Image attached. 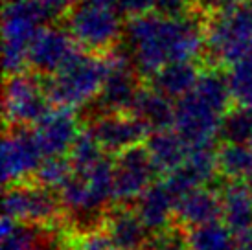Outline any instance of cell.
Wrapping results in <instances>:
<instances>
[{
  "label": "cell",
  "mask_w": 252,
  "mask_h": 250,
  "mask_svg": "<svg viewBox=\"0 0 252 250\" xmlns=\"http://www.w3.org/2000/svg\"><path fill=\"white\" fill-rule=\"evenodd\" d=\"M126 41L134 68L149 77L169 62L195 61L206 48L204 28L197 19L155 11L127 22Z\"/></svg>",
  "instance_id": "6da1fadb"
},
{
  "label": "cell",
  "mask_w": 252,
  "mask_h": 250,
  "mask_svg": "<svg viewBox=\"0 0 252 250\" xmlns=\"http://www.w3.org/2000/svg\"><path fill=\"white\" fill-rule=\"evenodd\" d=\"M232 97L221 72H203L193 91L175 103L173 129L189 147L212 146L221 134Z\"/></svg>",
  "instance_id": "7a4b0ae2"
},
{
  "label": "cell",
  "mask_w": 252,
  "mask_h": 250,
  "mask_svg": "<svg viewBox=\"0 0 252 250\" xmlns=\"http://www.w3.org/2000/svg\"><path fill=\"white\" fill-rule=\"evenodd\" d=\"M107 76V59L79 54L64 68L52 76L48 83L50 99L68 111H77L98 99Z\"/></svg>",
  "instance_id": "3957f363"
},
{
  "label": "cell",
  "mask_w": 252,
  "mask_h": 250,
  "mask_svg": "<svg viewBox=\"0 0 252 250\" xmlns=\"http://www.w3.org/2000/svg\"><path fill=\"white\" fill-rule=\"evenodd\" d=\"M50 15L37 0L7 2L2 13V62L7 76L22 74L28 50Z\"/></svg>",
  "instance_id": "277c9868"
},
{
  "label": "cell",
  "mask_w": 252,
  "mask_h": 250,
  "mask_svg": "<svg viewBox=\"0 0 252 250\" xmlns=\"http://www.w3.org/2000/svg\"><path fill=\"white\" fill-rule=\"evenodd\" d=\"M206 50L217 62L234 64L252 56L251 4L216 11L204 26Z\"/></svg>",
  "instance_id": "5b68a950"
},
{
  "label": "cell",
  "mask_w": 252,
  "mask_h": 250,
  "mask_svg": "<svg viewBox=\"0 0 252 250\" xmlns=\"http://www.w3.org/2000/svg\"><path fill=\"white\" fill-rule=\"evenodd\" d=\"M59 199L72 216H96L114 201V164L103 158L87 169H74L72 179L59 189Z\"/></svg>",
  "instance_id": "8992f818"
},
{
  "label": "cell",
  "mask_w": 252,
  "mask_h": 250,
  "mask_svg": "<svg viewBox=\"0 0 252 250\" xmlns=\"http://www.w3.org/2000/svg\"><path fill=\"white\" fill-rule=\"evenodd\" d=\"M66 30L77 46L89 52H107L126 35L122 17L112 6L79 4L66 15Z\"/></svg>",
  "instance_id": "52a82bcc"
},
{
  "label": "cell",
  "mask_w": 252,
  "mask_h": 250,
  "mask_svg": "<svg viewBox=\"0 0 252 250\" xmlns=\"http://www.w3.org/2000/svg\"><path fill=\"white\" fill-rule=\"evenodd\" d=\"M50 94L33 74L9 76L4 87V116L15 127L35 125L50 111Z\"/></svg>",
  "instance_id": "ba28073f"
},
{
  "label": "cell",
  "mask_w": 252,
  "mask_h": 250,
  "mask_svg": "<svg viewBox=\"0 0 252 250\" xmlns=\"http://www.w3.org/2000/svg\"><path fill=\"white\" fill-rule=\"evenodd\" d=\"M61 208V199L54 195V189L41 184H15L4 193V216H9L21 224L37 226L52 222Z\"/></svg>",
  "instance_id": "9c48e42d"
},
{
  "label": "cell",
  "mask_w": 252,
  "mask_h": 250,
  "mask_svg": "<svg viewBox=\"0 0 252 250\" xmlns=\"http://www.w3.org/2000/svg\"><path fill=\"white\" fill-rule=\"evenodd\" d=\"M44 160L33 132L13 129L6 132L0 146V173L7 186L22 184L28 177L37 173Z\"/></svg>",
  "instance_id": "30bf717a"
},
{
  "label": "cell",
  "mask_w": 252,
  "mask_h": 250,
  "mask_svg": "<svg viewBox=\"0 0 252 250\" xmlns=\"http://www.w3.org/2000/svg\"><path fill=\"white\" fill-rule=\"evenodd\" d=\"M107 59V76L98 101L103 112L131 111L133 101L138 94L136 87V68L129 52L112 50Z\"/></svg>",
  "instance_id": "8fae6325"
},
{
  "label": "cell",
  "mask_w": 252,
  "mask_h": 250,
  "mask_svg": "<svg viewBox=\"0 0 252 250\" xmlns=\"http://www.w3.org/2000/svg\"><path fill=\"white\" fill-rule=\"evenodd\" d=\"M157 173L146 147H133L116 156L114 162V201L122 206L138 202L142 195L153 186Z\"/></svg>",
  "instance_id": "7c38bea8"
},
{
  "label": "cell",
  "mask_w": 252,
  "mask_h": 250,
  "mask_svg": "<svg viewBox=\"0 0 252 250\" xmlns=\"http://www.w3.org/2000/svg\"><path fill=\"white\" fill-rule=\"evenodd\" d=\"M77 44L68 30L44 26L35 35L28 50V64L37 74L54 76L76 57Z\"/></svg>",
  "instance_id": "4fadbf2b"
},
{
  "label": "cell",
  "mask_w": 252,
  "mask_h": 250,
  "mask_svg": "<svg viewBox=\"0 0 252 250\" xmlns=\"http://www.w3.org/2000/svg\"><path fill=\"white\" fill-rule=\"evenodd\" d=\"M81 134L76 112L68 109H50L33 127V136L44 156H64L70 153Z\"/></svg>",
  "instance_id": "5bb4252c"
},
{
  "label": "cell",
  "mask_w": 252,
  "mask_h": 250,
  "mask_svg": "<svg viewBox=\"0 0 252 250\" xmlns=\"http://www.w3.org/2000/svg\"><path fill=\"white\" fill-rule=\"evenodd\" d=\"M91 131L94 132L101 149L114 155H122L133 147H138V144L149 134L133 114L126 112H103L92 122Z\"/></svg>",
  "instance_id": "9a60e30c"
},
{
  "label": "cell",
  "mask_w": 252,
  "mask_h": 250,
  "mask_svg": "<svg viewBox=\"0 0 252 250\" xmlns=\"http://www.w3.org/2000/svg\"><path fill=\"white\" fill-rule=\"evenodd\" d=\"M217 171H219V160L214 147H189L184 164L175 173L168 175L166 182L179 199L184 191H188L191 188L206 186L208 182L216 179Z\"/></svg>",
  "instance_id": "2e32d148"
},
{
  "label": "cell",
  "mask_w": 252,
  "mask_h": 250,
  "mask_svg": "<svg viewBox=\"0 0 252 250\" xmlns=\"http://www.w3.org/2000/svg\"><path fill=\"white\" fill-rule=\"evenodd\" d=\"M177 221L189 230L208 222L219 221L221 217V193H216L208 186L191 188L177 199Z\"/></svg>",
  "instance_id": "e0dca14e"
},
{
  "label": "cell",
  "mask_w": 252,
  "mask_h": 250,
  "mask_svg": "<svg viewBox=\"0 0 252 250\" xmlns=\"http://www.w3.org/2000/svg\"><path fill=\"white\" fill-rule=\"evenodd\" d=\"M177 195L166 181L155 182L136 202V214L151 234L169 228V221L175 216Z\"/></svg>",
  "instance_id": "ac0fdd59"
},
{
  "label": "cell",
  "mask_w": 252,
  "mask_h": 250,
  "mask_svg": "<svg viewBox=\"0 0 252 250\" xmlns=\"http://www.w3.org/2000/svg\"><path fill=\"white\" fill-rule=\"evenodd\" d=\"M146 151L157 173L171 175L184 164L189 153V146L175 129H162L147 134Z\"/></svg>",
  "instance_id": "d6986e66"
},
{
  "label": "cell",
  "mask_w": 252,
  "mask_h": 250,
  "mask_svg": "<svg viewBox=\"0 0 252 250\" xmlns=\"http://www.w3.org/2000/svg\"><path fill=\"white\" fill-rule=\"evenodd\" d=\"M221 219L234 236L252 232V186L232 181L221 191Z\"/></svg>",
  "instance_id": "ffe728a7"
},
{
  "label": "cell",
  "mask_w": 252,
  "mask_h": 250,
  "mask_svg": "<svg viewBox=\"0 0 252 250\" xmlns=\"http://www.w3.org/2000/svg\"><path fill=\"white\" fill-rule=\"evenodd\" d=\"M131 114L138 120L147 132L162 131L173 127L175 122V105L168 96L155 91L153 87L140 89L131 107Z\"/></svg>",
  "instance_id": "44dd1931"
},
{
  "label": "cell",
  "mask_w": 252,
  "mask_h": 250,
  "mask_svg": "<svg viewBox=\"0 0 252 250\" xmlns=\"http://www.w3.org/2000/svg\"><path fill=\"white\" fill-rule=\"evenodd\" d=\"M105 232L114 247L126 250H142L149 245V230L138 217L136 210H129L122 206L112 212L105 224Z\"/></svg>",
  "instance_id": "7402d4cb"
},
{
  "label": "cell",
  "mask_w": 252,
  "mask_h": 250,
  "mask_svg": "<svg viewBox=\"0 0 252 250\" xmlns=\"http://www.w3.org/2000/svg\"><path fill=\"white\" fill-rule=\"evenodd\" d=\"M201 74L203 72H199L193 61L169 62L151 76V87L164 96H168L169 99L179 101L193 91Z\"/></svg>",
  "instance_id": "603a6c76"
},
{
  "label": "cell",
  "mask_w": 252,
  "mask_h": 250,
  "mask_svg": "<svg viewBox=\"0 0 252 250\" xmlns=\"http://www.w3.org/2000/svg\"><path fill=\"white\" fill-rule=\"evenodd\" d=\"M234 247H236V236L221 221L191 228L188 234L189 250H234Z\"/></svg>",
  "instance_id": "cb8c5ba5"
},
{
  "label": "cell",
  "mask_w": 252,
  "mask_h": 250,
  "mask_svg": "<svg viewBox=\"0 0 252 250\" xmlns=\"http://www.w3.org/2000/svg\"><path fill=\"white\" fill-rule=\"evenodd\" d=\"M219 173H223L230 181L249 179L252 171V149L247 144H228L217 151Z\"/></svg>",
  "instance_id": "d4e9b609"
},
{
  "label": "cell",
  "mask_w": 252,
  "mask_h": 250,
  "mask_svg": "<svg viewBox=\"0 0 252 250\" xmlns=\"http://www.w3.org/2000/svg\"><path fill=\"white\" fill-rule=\"evenodd\" d=\"M224 77L232 101L238 107L252 109V56L230 64Z\"/></svg>",
  "instance_id": "484cf974"
},
{
  "label": "cell",
  "mask_w": 252,
  "mask_h": 250,
  "mask_svg": "<svg viewBox=\"0 0 252 250\" xmlns=\"http://www.w3.org/2000/svg\"><path fill=\"white\" fill-rule=\"evenodd\" d=\"M74 175V166L64 156H44L37 169V184L48 189H61Z\"/></svg>",
  "instance_id": "4316f807"
},
{
  "label": "cell",
  "mask_w": 252,
  "mask_h": 250,
  "mask_svg": "<svg viewBox=\"0 0 252 250\" xmlns=\"http://www.w3.org/2000/svg\"><path fill=\"white\" fill-rule=\"evenodd\" d=\"M221 136L228 144H251L252 142V109L238 107L223 120Z\"/></svg>",
  "instance_id": "83f0119b"
},
{
  "label": "cell",
  "mask_w": 252,
  "mask_h": 250,
  "mask_svg": "<svg viewBox=\"0 0 252 250\" xmlns=\"http://www.w3.org/2000/svg\"><path fill=\"white\" fill-rule=\"evenodd\" d=\"M101 153H103V149L98 144L94 132L87 129V131H81V134L77 136L76 144L72 146L70 153H68V160L72 162L74 169L79 171V169H87V167L98 164L99 160H103Z\"/></svg>",
  "instance_id": "f1b7e54d"
},
{
  "label": "cell",
  "mask_w": 252,
  "mask_h": 250,
  "mask_svg": "<svg viewBox=\"0 0 252 250\" xmlns=\"http://www.w3.org/2000/svg\"><path fill=\"white\" fill-rule=\"evenodd\" d=\"M2 250H46V247L30 224L19 222L9 234L2 236Z\"/></svg>",
  "instance_id": "f546056e"
},
{
  "label": "cell",
  "mask_w": 252,
  "mask_h": 250,
  "mask_svg": "<svg viewBox=\"0 0 252 250\" xmlns=\"http://www.w3.org/2000/svg\"><path fill=\"white\" fill-rule=\"evenodd\" d=\"M147 250H189L188 236H184L181 230L168 228L155 234L153 239L147 245Z\"/></svg>",
  "instance_id": "4dcf8cb0"
},
{
  "label": "cell",
  "mask_w": 252,
  "mask_h": 250,
  "mask_svg": "<svg viewBox=\"0 0 252 250\" xmlns=\"http://www.w3.org/2000/svg\"><path fill=\"white\" fill-rule=\"evenodd\" d=\"M112 247V241L109 239L107 232L91 230L76 241L74 250H109Z\"/></svg>",
  "instance_id": "1f68e13d"
},
{
  "label": "cell",
  "mask_w": 252,
  "mask_h": 250,
  "mask_svg": "<svg viewBox=\"0 0 252 250\" xmlns=\"http://www.w3.org/2000/svg\"><path fill=\"white\" fill-rule=\"evenodd\" d=\"M116 4H118L120 11L129 15L131 19L155 11V0H118Z\"/></svg>",
  "instance_id": "d6a6232c"
},
{
  "label": "cell",
  "mask_w": 252,
  "mask_h": 250,
  "mask_svg": "<svg viewBox=\"0 0 252 250\" xmlns=\"http://www.w3.org/2000/svg\"><path fill=\"white\" fill-rule=\"evenodd\" d=\"M189 2L191 0H155V13L182 17V15H188Z\"/></svg>",
  "instance_id": "836d02e7"
},
{
  "label": "cell",
  "mask_w": 252,
  "mask_h": 250,
  "mask_svg": "<svg viewBox=\"0 0 252 250\" xmlns=\"http://www.w3.org/2000/svg\"><path fill=\"white\" fill-rule=\"evenodd\" d=\"M197 2L203 9H208V11H223V9H230V7H238L243 6L247 0H193Z\"/></svg>",
  "instance_id": "e575fe53"
},
{
  "label": "cell",
  "mask_w": 252,
  "mask_h": 250,
  "mask_svg": "<svg viewBox=\"0 0 252 250\" xmlns=\"http://www.w3.org/2000/svg\"><path fill=\"white\" fill-rule=\"evenodd\" d=\"M37 2L48 11L50 17H54V15H61L64 11H70V6L74 0H37Z\"/></svg>",
  "instance_id": "d590c367"
},
{
  "label": "cell",
  "mask_w": 252,
  "mask_h": 250,
  "mask_svg": "<svg viewBox=\"0 0 252 250\" xmlns=\"http://www.w3.org/2000/svg\"><path fill=\"white\" fill-rule=\"evenodd\" d=\"M234 250H252V232L236 236V247Z\"/></svg>",
  "instance_id": "8d00e7d4"
},
{
  "label": "cell",
  "mask_w": 252,
  "mask_h": 250,
  "mask_svg": "<svg viewBox=\"0 0 252 250\" xmlns=\"http://www.w3.org/2000/svg\"><path fill=\"white\" fill-rule=\"evenodd\" d=\"M81 4H98V6H112L118 0H79Z\"/></svg>",
  "instance_id": "74e56055"
},
{
  "label": "cell",
  "mask_w": 252,
  "mask_h": 250,
  "mask_svg": "<svg viewBox=\"0 0 252 250\" xmlns=\"http://www.w3.org/2000/svg\"><path fill=\"white\" fill-rule=\"evenodd\" d=\"M249 146H251V149H252V142L249 144ZM247 182H249V184L252 186V171H251V175H249V179H247Z\"/></svg>",
  "instance_id": "f35d334b"
},
{
  "label": "cell",
  "mask_w": 252,
  "mask_h": 250,
  "mask_svg": "<svg viewBox=\"0 0 252 250\" xmlns=\"http://www.w3.org/2000/svg\"><path fill=\"white\" fill-rule=\"evenodd\" d=\"M109 250H126V249H120V247H114V245H112V247Z\"/></svg>",
  "instance_id": "ab89813d"
},
{
  "label": "cell",
  "mask_w": 252,
  "mask_h": 250,
  "mask_svg": "<svg viewBox=\"0 0 252 250\" xmlns=\"http://www.w3.org/2000/svg\"><path fill=\"white\" fill-rule=\"evenodd\" d=\"M7 2H17V0H6V4H7Z\"/></svg>",
  "instance_id": "60d3db41"
},
{
  "label": "cell",
  "mask_w": 252,
  "mask_h": 250,
  "mask_svg": "<svg viewBox=\"0 0 252 250\" xmlns=\"http://www.w3.org/2000/svg\"><path fill=\"white\" fill-rule=\"evenodd\" d=\"M251 11H252V4H251Z\"/></svg>",
  "instance_id": "b9f144b4"
}]
</instances>
